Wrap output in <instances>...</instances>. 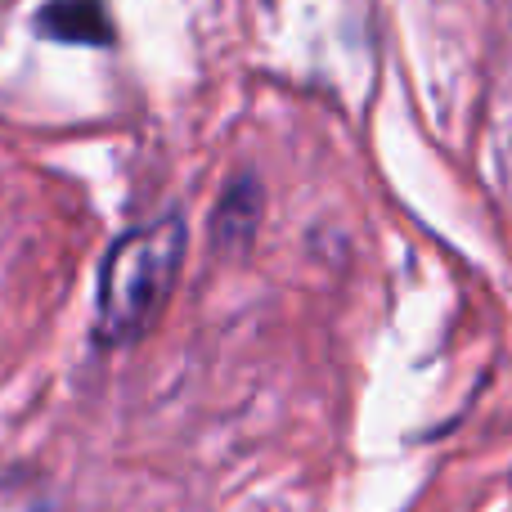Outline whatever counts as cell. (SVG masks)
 <instances>
[{"label": "cell", "instance_id": "2", "mask_svg": "<svg viewBox=\"0 0 512 512\" xmlns=\"http://www.w3.org/2000/svg\"><path fill=\"white\" fill-rule=\"evenodd\" d=\"M36 36L59 45H95V50H108L117 41L113 14H108L104 0H45L32 18Z\"/></svg>", "mask_w": 512, "mask_h": 512}, {"label": "cell", "instance_id": "4", "mask_svg": "<svg viewBox=\"0 0 512 512\" xmlns=\"http://www.w3.org/2000/svg\"><path fill=\"white\" fill-rule=\"evenodd\" d=\"M0 512H54V495L36 472L9 468L0 472Z\"/></svg>", "mask_w": 512, "mask_h": 512}, {"label": "cell", "instance_id": "1", "mask_svg": "<svg viewBox=\"0 0 512 512\" xmlns=\"http://www.w3.org/2000/svg\"><path fill=\"white\" fill-rule=\"evenodd\" d=\"M189 230L180 212H162L153 221L126 230L113 248L104 252L99 265V288H95V337L104 351L131 346L158 324L162 306L171 301L185 265Z\"/></svg>", "mask_w": 512, "mask_h": 512}, {"label": "cell", "instance_id": "3", "mask_svg": "<svg viewBox=\"0 0 512 512\" xmlns=\"http://www.w3.org/2000/svg\"><path fill=\"white\" fill-rule=\"evenodd\" d=\"M265 216V189L256 180V171H239V176L225 185L221 203H216V216H212V243L216 252H248L256 225Z\"/></svg>", "mask_w": 512, "mask_h": 512}]
</instances>
